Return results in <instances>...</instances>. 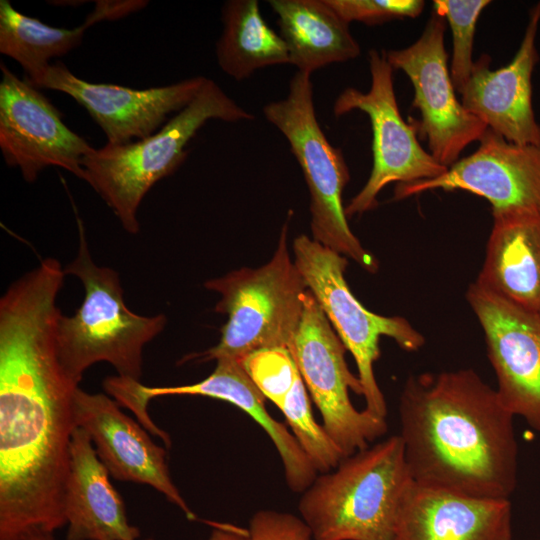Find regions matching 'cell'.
<instances>
[{
	"mask_svg": "<svg viewBox=\"0 0 540 540\" xmlns=\"http://www.w3.org/2000/svg\"><path fill=\"white\" fill-rule=\"evenodd\" d=\"M85 22L73 29L57 28L17 11L8 0L0 1V53L18 62L31 79L43 71L49 60L60 57L79 46L87 28Z\"/></svg>",
	"mask_w": 540,
	"mask_h": 540,
	"instance_id": "24",
	"label": "cell"
},
{
	"mask_svg": "<svg viewBox=\"0 0 540 540\" xmlns=\"http://www.w3.org/2000/svg\"><path fill=\"white\" fill-rule=\"evenodd\" d=\"M109 475L88 433L76 427L64 489L66 540L139 538L140 530L129 523L124 502Z\"/></svg>",
	"mask_w": 540,
	"mask_h": 540,
	"instance_id": "19",
	"label": "cell"
},
{
	"mask_svg": "<svg viewBox=\"0 0 540 540\" xmlns=\"http://www.w3.org/2000/svg\"><path fill=\"white\" fill-rule=\"evenodd\" d=\"M287 222L269 262L241 268L204 286L221 298L215 311L228 315L217 345L187 359L242 361L254 351L289 348L303 311L307 283L291 260L287 247Z\"/></svg>",
	"mask_w": 540,
	"mask_h": 540,
	"instance_id": "6",
	"label": "cell"
},
{
	"mask_svg": "<svg viewBox=\"0 0 540 540\" xmlns=\"http://www.w3.org/2000/svg\"><path fill=\"white\" fill-rule=\"evenodd\" d=\"M247 532L248 540H313L300 517L276 510L255 512Z\"/></svg>",
	"mask_w": 540,
	"mask_h": 540,
	"instance_id": "29",
	"label": "cell"
},
{
	"mask_svg": "<svg viewBox=\"0 0 540 540\" xmlns=\"http://www.w3.org/2000/svg\"><path fill=\"white\" fill-rule=\"evenodd\" d=\"M463 190L486 199L493 221L540 220V143L516 144L487 128L478 148L433 179L396 185L394 199Z\"/></svg>",
	"mask_w": 540,
	"mask_h": 540,
	"instance_id": "12",
	"label": "cell"
},
{
	"mask_svg": "<svg viewBox=\"0 0 540 540\" xmlns=\"http://www.w3.org/2000/svg\"><path fill=\"white\" fill-rule=\"evenodd\" d=\"M488 0H435L434 12L446 19L452 31L450 75L456 92L461 93L470 79L474 34L478 18Z\"/></svg>",
	"mask_w": 540,
	"mask_h": 540,
	"instance_id": "26",
	"label": "cell"
},
{
	"mask_svg": "<svg viewBox=\"0 0 540 540\" xmlns=\"http://www.w3.org/2000/svg\"><path fill=\"white\" fill-rule=\"evenodd\" d=\"M293 250L294 263L308 289L355 360L366 403L364 409L386 419V401L374 373V363L380 356V337H389L401 349L415 352L425 344L424 336L404 317L382 316L360 303L345 280V256L304 234L295 238Z\"/></svg>",
	"mask_w": 540,
	"mask_h": 540,
	"instance_id": "8",
	"label": "cell"
},
{
	"mask_svg": "<svg viewBox=\"0 0 540 540\" xmlns=\"http://www.w3.org/2000/svg\"><path fill=\"white\" fill-rule=\"evenodd\" d=\"M371 86L362 92L346 88L336 98L333 113L340 117L353 110L366 113L372 127L373 166L370 176L345 207L347 217L360 215L378 205L379 192L389 183L409 184L445 173L441 165L420 145L418 130L407 123L399 110L393 84V68L385 50L368 53Z\"/></svg>",
	"mask_w": 540,
	"mask_h": 540,
	"instance_id": "10",
	"label": "cell"
},
{
	"mask_svg": "<svg viewBox=\"0 0 540 540\" xmlns=\"http://www.w3.org/2000/svg\"><path fill=\"white\" fill-rule=\"evenodd\" d=\"M310 76L297 71L287 96L269 102L262 111L287 139L303 172L310 194L312 238L373 273L378 269L377 259L348 225L342 197L349 169L342 150L330 144L318 123Z\"/></svg>",
	"mask_w": 540,
	"mask_h": 540,
	"instance_id": "7",
	"label": "cell"
},
{
	"mask_svg": "<svg viewBox=\"0 0 540 540\" xmlns=\"http://www.w3.org/2000/svg\"><path fill=\"white\" fill-rule=\"evenodd\" d=\"M23 540H54L53 532L36 530L27 535Z\"/></svg>",
	"mask_w": 540,
	"mask_h": 540,
	"instance_id": "31",
	"label": "cell"
},
{
	"mask_svg": "<svg viewBox=\"0 0 540 540\" xmlns=\"http://www.w3.org/2000/svg\"><path fill=\"white\" fill-rule=\"evenodd\" d=\"M288 349L319 409L323 427L344 457L367 448L386 433V419L352 404L349 392L363 395L361 382L349 370L347 349L310 290L305 294L299 327Z\"/></svg>",
	"mask_w": 540,
	"mask_h": 540,
	"instance_id": "9",
	"label": "cell"
},
{
	"mask_svg": "<svg viewBox=\"0 0 540 540\" xmlns=\"http://www.w3.org/2000/svg\"><path fill=\"white\" fill-rule=\"evenodd\" d=\"M444 32L445 19L433 11L413 44L385 51V55L392 68L402 70L412 83V106L421 116L414 121L418 135L427 140L430 154L448 168L469 144L481 139L488 127L455 95Z\"/></svg>",
	"mask_w": 540,
	"mask_h": 540,
	"instance_id": "11",
	"label": "cell"
},
{
	"mask_svg": "<svg viewBox=\"0 0 540 540\" xmlns=\"http://www.w3.org/2000/svg\"><path fill=\"white\" fill-rule=\"evenodd\" d=\"M166 395H199L231 403L247 413L272 440L282 461L290 490L302 493L318 473L288 429L265 408V397L252 382L240 361L220 359L204 380L190 385L148 387L140 382L132 390L134 402L147 408L150 399Z\"/></svg>",
	"mask_w": 540,
	"mask_h": 540,
	"instance_id": "20",
	"label": "cell"
},
{
	"mask_svg": "<svg viewBox=\"0 0 540 540\" xmlns=\"http://www.w3.org/2000/svg\"><path fill=\"white\" fill-rule=\"evenodd\" d=\"M412 483L402 440L394 435L318 474L302 492L300 518L313 540H394Z\"/></svg>",
	"mask_w": 540,
	"mask_h": 540,
	"instance_id": "3",
	"label": "cell"
},
{
	"mask_svg": "<svg viewBox=\"0 0 540 540\" xmlns=\"http://www.w3.org/2000/svg\"><path fill=\"white\" fill-rule=\"evenodd\" d=\"M328 4L348 23L382 24L403 18H415L423 10L421 0H327Z\"/></svg>",
	"mask_w": 540,
	"mask_h": 540,
	"instance_id": "28",
	"label": "cell"
},
{
	"mask_svg": "<svg viewBox=\"0 0 540 540\" xmlns=\"http://www.w3.org/2000/svg\"><path fill=\"white\" fill-rule=\"evenodd\" d=\"M280 410L318 474L333 470L345 458L323 425L316 422L307 388L300 375Z\"/></svg>",
	"mask_w": 540,
	"mask_h": 540,
	"instance_id": "25",
	"label": "cell"
},
{
	"mask_svg": "<svg viewBox=\"0 0 540 540\" xmlns=\"http://www.w3.org/2000/svg\"><path fill=\"white\" fill-rule=\"evenodd\" d=\"M206 540H248V532L231 525L216 524Z\"/></svg>",
	"mask_w": 540,
	"mask_h": 540,
	"instance_id": "30",
	"label": "cell"
},
{
	"mask_svg": "<svg viewBox=\"0 0 540 540\" xmlns=\"http://www.w3.org/2000/svg\"><path fill=\"white\" fill-rule=\"evenodd\" d=\"M73 408L76 427L88 433L112 477L149 485L181 509L189 520L196 518L170 477L165 449L125 415L116 401L78 387Z\"/></svg>",
	"mask_w": 540,
	"mask_h": 540,
	"instance_id": "16",
	"label": "cell"
},
{
	"mask_svg": "<svg viewBox=\"0 0 540 540\" xmlns=\"http://www.w3.org/2000/svg\"><path fill=\"white\" fill-rule=\"evenodd\" d=\"M221 15L216 57L225 74L242 81L259 69L290 63L285 42L265 22L257 0H228Z\"/></svg>",
	"mask_w": 540,
	"mask_h": 540,
	"instance_id": "23",
	"label": "cell"
},
{
	"mask_svg": "<svg viewBox=\"0 0 540 540\" xmlns=\"http://www.w3.org/2000/svg\"><path fill=\"white\" fill-rule=\"evenodd\" d=\"M466 299L484 332L500 401L540 432V317L470 284Z\"/></svg>",
	"mask_w": 540,
	"mask_h": 540,
	"instance_id": "15",
	"label": "cell"
},
{
	"mask_svg": "<svg viewBox=\"0 0 540 540\" xmlns=\"http://www.w3.org/2000/svg\"><path fill=\"white\" fill-rule=\"evenodd\" d=\"M241 364L266 399L279 409L300 375L289 349L272 347L260 349L247 355Z\"/></svg>",
	"mask_w": 540,
	"mask_h": 540,
	"instance_id": "27",
	"label": "cell"
},
{
	"mask_svg": "<svg viewBox=\"0 0 540 540\" xmlns=\"http://www.w3.org/2000/svg\"><path fill=\"white\" fill-rule=\"evenodd\" d=\"M510 499L478 498L414 481L397 515L394 540H511Z\"/></svg>",
	"mask_w": 540,
	"mask_h": 540,
	"instance_id": "18",
	"label": "cell"
},
{
	"mask_svg": "<svg viewBox=\"0 0 540 540\" xmlns=\"http://www.w3.org/2000/svg\"><path fill=\"white\" fill-rule=\"evenodd\" d=\"M0 149L6 164L34 182L47 167L84 179L82 161L93 148L69 129L60 111L38 88L0 64Z\"/></svg>",
	"mask_w": 540,
	"mask_h": 540,
	"instance_id": "13",
	"label": "cell"
},
{
	"mask_svg": "<svg viewBox=\"0 0 540 540\" xmlns=\"http://www.w3.org/2000/svg\"><path fill=\"white\" fill-rule=\"evenodd\" d=\"M64 276L57 260H42L0 299V540L66 524L79 386L65 374L56 348Z\"/></svg>",
	"mask_w": 540,
	"mask_h": 540,
	"instance_id": "1",
	"label": "cell"
},
{
	"mask_svg": "<svg viewBox=\"0 0 540 540\" xmlns=\"http://www.w3.org/2000/svg\"><path fill=\"white\" fill-rule=\"evenodd\" d=\"M78 227V253L64 271L82 282L85 296L74 315L59 317L58 359L76 384L86 369L101 361L110 363L118 376L139 381L143 348L164 329L166 317L138 315L126 306L117 272L95 264L80 220Z\"/></svg>",
	"mask_w": 540,
	"mask_h": 540,
	"instance_id": "5",
	"label": "cell"
},
{
	"mask_svg": "<svg viewBox=\"0 0 540 540\" xmlns=\"http://www.w3.org/2000/svg\"><path fill=\"white\" fill-rule=\"evenodd\" d=\"M398 415L404 457L416 484L510 499L518 472L515 416L474 369L410 376Z\"/></svg>",
	"mask_w": 540,
	"mask_h": 540,
	"instance_id": "2",
	"label": "cell"
},
{
	"mask_svg": "<svg viewBox=\"0 0 540 540\" xmlns=\"http://www.w3.org/2000/svg\"><path fill=\"white\" fill-rule=\"evenodd\" d=\"M211 119L253 120L216 82L206 79L195 98L152 135L122 145L107 144L84 157L86 181L113 210L122 227L135 234L138 208L160 179L171 175L186 159L187 144Z\"/></svg>",
	"mask_w": 540,
	"mask_h": 540,
	"instance_id": "4",
	"label": "cell"
},
{
	"mask_svg": "<svg viewBox=\"0 0 540 540\" xmlns=\"http://www.w3.org/2000/svg\"><path fill=\"white\" fill-rule=\"evenodd\" d=\"M475 283L540 317V220L493 221Z\"/></svg>",
	"mask_w": 540,
	"mask_h": 540,
	"instance_id": "21",
	"label": "cell"
},
{
	"mask_svg": "<svg viewBox=\"0 0 540 540\" xmlns=\"http://www.w3.org/2000/svg\"><path fill=\"white\" fill-rule=\"evenodd\" d=\"M113 377H114V376H113ZM119 377H120V376H119ZM110 378H111V377L107 378V379L104 381V388H105V390H106V383H107V381H108ZM122 378H123V377H122ZM128 379H129V378H128ZM106 392H107V391H106ZM144 428H145V427H144ZM145 429H146V428H145ZM148 431H149V430H148ZM149 432H151V433L154 434V435H157L158 437H160V436L163 435V430H161V429L158 428L157 426H156V428H155L153 431H149Z\"/></svg>",
	"mask_w": 540,
	"mask_h": 540,
	"instance_id": "32",
	"label": "cell"
},
{
	"mask_svg": "<svg viewBox=\"0 0 540 540\" xmlns=\"http://www.w3.org/2000/svg\"><path fill=\"white\" fill-rule=\"evenodd\" d=\"M206 79L196 76L166 86L133 89L82 80L56 62L25 80L38 89L71 96L103 130L107 144L122 145L158 131L170 114L178 113L195 98Z\"/></svg>",
	"mask_w": 540,
	"mask_h": 540,
	"instance_id": "14",
	"label": "cell"
},
{
	"mask_svg": "<svg viewBox=\"0 0 540 540\" xmlns=\"http://www.w3.org/2000/svg\"><path fill=\"white\" fill-rule=\"evenodd\" d=\"M268 3L278 17L289 64L298 71L311 75L327 65L360 55V46L349 30V23L327 0H269Z\"/></svg>",
	"mask_w": 540,
	"mask_h": 540,
	"instance_id": "22",
	"label": "cell"
},
{
	"mask_svg": "<svg viewBox=\"0 0 540 540\" xmlns=\"http://www.w3.org/2000/svg\"><path fill=\"white\" fill-rule=\"evenodd\" d=\"M540 2L530 10L520 47L511 62L491 70V58L483 54L474 62L461 94L463 106L489 129L516 144L540 143V125L532 106V74L539 56L536 36Z\"/></svg>",
	"mask_w": 540,
	"mask_h": 540,
	"instance_id": "17",
	"label": "cell"
},
{
	"mask_svg": "<svg viewBox=\"0 0 540 540\" xmlns=\"http://www.w3.org/2000/svg\"><path fill=\"white\" fill-rule=\"evenodd\" d=\"M145 540H153V539H145Z\"/></svg>",
	"mask_w": 540,
	"mask_h": 540,
	"instance_id": "33",
	"label": "cell"
}]
</instances>
